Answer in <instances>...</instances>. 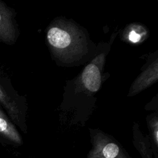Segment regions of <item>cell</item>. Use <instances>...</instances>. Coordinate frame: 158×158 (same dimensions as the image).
Instances as JSON below:
<instances>
[{
	"label": "cell",
	"instance_id": "4",
	"mask_svg": "<svg viewBox=\"0 0 158 158\" xmlns=\"http://www.w3.org/2000/svg\"><path fill=\"white\" fill-rule=\"evenodd\" d=\"M0 143L3 144L20 145L22 138L10 118L0 106Z\"/></svg>",
	"mask_w": 158,
	"mask_h": 158
},
{
	"label": "cell",
	"instance_id": "5",
	"mask_svg": "<svg viewBox=\"0 0 158 158\" xmlns=\"http://www.w3.org/2000/svg\"><path fill=\"white\" fill-rule=\"evenodd\" d=\"M82 80L88 90L97 91L101 85V75L98 67L93 64L88 65L83 72Z\"/></svg>",
	"mask_w": 158,
	"mask_h": 158
},
{
	"label": "cell",
	"instance_id": "1",
	"mask_svg": "<svg viewBox=\"0 0 158 158\" xmlns=\"http://www.w3.org/2000/svg\"><path fill=\"white\" fill-rule=\"evenodd\" d=\"M0 106L14 123L22 127V103L10 80L0 72Z\"/></svg>",
	"mask_w": 158,
	"mask_h": 158
},
{
	"label": "cell",
	"instance_id": "2",
	"mask_svg": "<svg viewBox=\"0 0 158 158\" xmlns=\"http://www.w3.org/2000/svg\"><path fill=\"white\" fill-rule=\"evenodd\" d=\"M13 10L4 2L0 1V43H14L17 36V29Z\"/></svg>",
	"mask_w": 158,
	"mask_h": 158
},
{
	"label": "cell",
	"instance_id": "6",
	"mask_svg": "<svg viewBox=\"0 0 158 158\" xmlns=\"http://www.w3.org/2000/svg\"><path fill=\"white\" fill-rule=\"evenodd\" d=\"M48 40L49 43L55 48L62 49L68 46L71 41L69 34L59 28L54 27L48 32Z\"/></svg>",
	"mask_w": 158,
	"mask_h": 158
},
{
	"label": "cell",
	"instance_id": "3",
	"mask_svg": "<svg viewBox=\"0 0 158 158\" xmlns=\"http://www.w3.org/2000/svg\"><path fill=\"white\" fill-rule=\"evenodd\" d=\"M88 158H129L120 146L113 141H96Z\"/></svg>",
	"mask_w": 158,
	"mask_h": 158
},
{
	"label": "cell",
	"instance_id": "7",
	"mask_svg": "<svg viewBox=\"0 0 158 158\" xmlns=\"http://www.w3.org/2000/svg\"><path fill=\"white\" fill-rule=\"evenodd\" d=\"M128 38L130 40V41H131L133 43H136L138 41H139L141 36L139 34L136 33L135 31L132 30L129 33L128 35Z\"/></svg>",
	"mask_w": 158,
	"mask_h": 158
}]
</instances>
